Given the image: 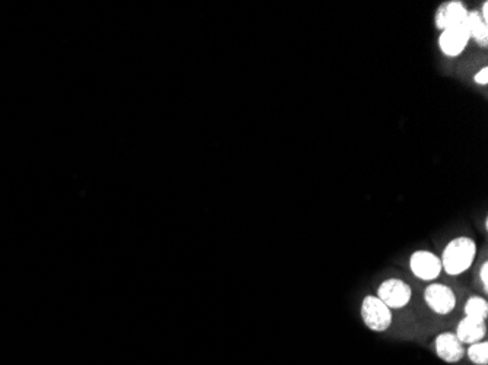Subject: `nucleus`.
Listing matches in <instances>:
<instances>
[{
	"mask_svg": "<svg viewBox=\"0 0 488 365\" xmlns=\"http://www.w3.org/2000/svg\"><path fill=\"white\" fill-rule=\"evenodd\" d=\"M481 18H482V21L485 22V24H488V3L487 2H484L482 3V8H481Z\"/></svg>",
	"mask_w": 488,
	"mask_h": 365,
	"instance_id": "nucleus-15",
	"label": "nucleus"
},
{
	"mask_svg": "<svg viewBox=\"0 0 488 365\" xmlns=\"http://www.w3.org/2000/svg\"><path fill=\"white\" fill-rule=\"evenodd\" d=\"M427 306L440 316H446L456 307V295L449 286L443 284H432L424 293Z\"/></svg>",
	"mask_w": 488,
	"mask_h": 365,
	"instance_id": "nucleus-5",
	"label": "nucleus"
},
{
	"mask_svg": "<svg viewBox=\"0 0 488 365\" xmlns=\"http://www.w3.org/2000/svg\"><path fill=\"white\" fill-rule=\"evenodd\" d=\"M361 317L364 325L373 332H386L392 325V310L374 295H367L363 300Z\"/></svg>",
	"mask_w": 488,
	"mask_h": 365,
	"instance_id": "nucleus-2",
	"label": "nucleus"
},
{
	"mask_svg": "<svg viewBox=\"0 0 488 365\" xmlns=\"http://www.w3.org/2000/svg\"><path fill=\"white\" fill-rule=\"evenodd\" d=\"M466 28L471 40H475L480 45L485 47L488 42V25L482 21L478 10L468 12Z\"/></svg>",
	"mask_w": 488,
	"mask_h": 365,
	"instance_id": "nucleus-10",
	"label": "nucleus"
},
{
	"mask_svg": "<svg viewBox=\"0 0 488 365\" xmlns=\"http://www.w3.org/2000/svg\"><path fill=\"white\" fill-rule=\"evenodd\" d=\"M465 317L474 318V320L485 322L488 316V302L482 297H471L465 304Z\"/></svg>",
	"mask_w": 488,
	"mask_h": 365,
	"instance_id": "nucleus-11",
	"label": "nucleus"
},
{
	"mask_svg": "<svg viewBox=\"0 0 488 365\" xmlns=\"http://www.w3.org/2000/svg\"><path fill=\"white\" fill-rule=\"evenodd\" d=\"M409 267L415 278L425 282L434 281L439 278L440 272L443 270L441 269L440 257L427 250H418L413 253V256L409 257Z\"/></svg>",
	"mask_w": 488,
	"mask_h": 365,
	"instance_id": "nucleus-4",
	"label": "nucleus"
},
{
	"mask_svg": "<svg viewBox=\"0 0 488 365\" xmlns=\"http://www.w3.org/2000/svg\"><path fill=\"white\" fill-rule=\"evenodd\" d=\"M436 354L437 357L448 364L459 362L464 355L465 349L464 345L456 338L455 333H441L436 339Z\"/></svg>",
	"mask_w": 488,
	"mask_h": 365,
	"instance_id": "nucleus-8",
	"label": "nucleus"
},
{
	"mask_svg": "<svg viewBox=\"0 0 488 365\" xmlns=\"http://www.w3.org/2000/svg\"><path fill=\"white\" fill-rule=\"evenodd\" d=\"M480 278H481V282L484 285V290L487 291V288H488V263L484 262L481 269H480Z\"/></svg>",
	"mask_w": 488,
	"mask_h": 365,
	"instance_id": "nucleus-14",
	"label": "nucleus"
},
{
	"mask_svg": "<svg viewBox=\"0 0 488 365\" xmlns=\"http://www.w3.org/2000/svg\"><path fill=\"white\" fill-rule=\"evenodd\" d=\"M474 79H475V82H477L478 85H487V84H488V68L485 66V68H482L480 72H477Z\"/></svg>",
	"mask_w": 488,
	"mask_h": 365,
	"instance_id": "nucleus-13",
	"label": "nucleus"
},
{
	"mask_svg": "<svg viewBox=\"0 0 488 365\" xmlns=\"http://www.w3.org/2000/svg\"><path fill=\"white\" fill-rule=\"evenodd\" d=\"M485 322L474 320V318L464 317L456 327V338L464 345H472L478 343L485 338Z\"/></svg>",
	"mask_w": 488,
	"mask_h": 365,
	"instance_id": "nucleus-9",
	"label": "nucleus"
},
{
	"mask_svg": "<svg viewBox=\"0 0 488 365\" xmlns=\"http://www.w3.org/2000/svg\"><path fill=\"white\" fill-rule=\"evenodd\" d=\"M475 254L477 244L474 240L469 237L453 238L441 254V269H445L450 277L462 275L474 263Z\"/></svg>",
	"mask_w": 488,
	"mask_h": 365,
	"instance_id": "nucleus-1",
	"label": "nucleus"
},
{
	"mask_svg": "<svg viewBox=\"0 0 488 365\" xmlns=\"http://www.w3.org/2000/svg\"><path fill=\"white\" fill-rule=\"evenodd\" d=\"M377 298L382 300L390 310H399L409 304L411 298H413V290L405 281L392 278L382 282V285L379 286Z\"/></svg>",
	"mask_w": 488,
	"mask_h": 365,
	"instance_id": "nucleus-3",
	"label": "nucleus"
},
{
	"mask_svg": "<svg viewBox=\"0 0 488 365\" xmlns=\"http://www.w3.org/2000/svg\"><path fill=\"white\" fill-rule=\"evenodd\" d=\"M468 9L459 0H452L445 5H441L436 13V26L443 31L446 28L462 26L466 25Z\"/></svg>",
	"mask_w": 488,
	"mask_h": 365,
	"instance_id": "nucleus-7",
	"label": "nucleus"
},
{
	"mask_svg": "<svg viewBox=\"0 0 488 365\" xmlns=\"http://www.w3.org/2000/svg\"><path fill=\"white\" fill-rule=\"evenodd\" d=\"M468 358L477 365H487L488 364V343L485 341H481L478 343L469 345Z\"/></svg>",
	"mask_w": 488,
	"mask_h": 365,
	"instance_id": "nucleus-12",
	"label": "nucleus"
},
{
	"mask_svg": "<svg viewBox=\"0 0 488 365\" xmlns=\"http://www.w3.org/2000/svg\"><path fill=\"white\" fill-rule=\"evenodd\" d=\"M469 40L471 37H469L466 25L452 26L441 31L439 37V47L445 56L456 57L464 53Z\"/></svg>",
	"mask_w": 488,
	"mask_h": 365,
	"instance_id": "nucleus-6",
	"label": "nucleus"
}]
</instances>
